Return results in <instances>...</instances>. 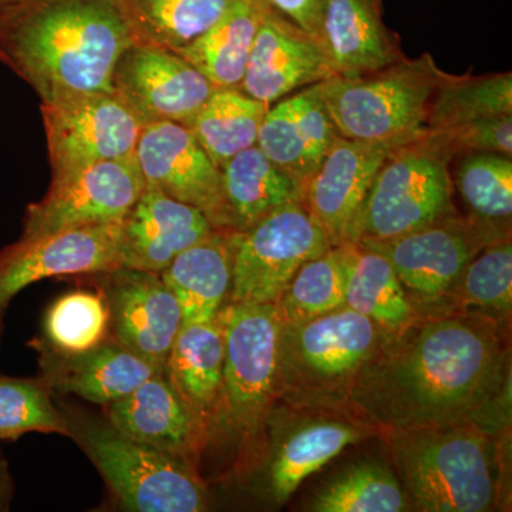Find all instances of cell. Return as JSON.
I'll use <instances>...</instances> for the list:
<instances>
[{
	"instance_id": "1",
	"label": "cell",
	"mask_w": 512,
	"mask_h": 512,
	"mask_svg": "<svg viewBox=\"0 0 512 512\" xmlns=\"http://www.w3.org/2000/svg\"><path fill=\"white\" fill-rule=\"evenodd\" d=\"M386 339L348 387L349 403L389 430L480 424L498 399L505 349L481 316L414 322Z\"/></svg>"
},
{
	"instance_id": "2",
	"label": "cell",
	"mask_w": 512,
	"mask_h": 512,
	"mask_svg": "<svg viewBox=\"0 0 512 512\" xmlns=\"http://www.w3.org/2000/svg\"><path fill=\"white\" fill-rule=\"evenodd\" d=\"M136 42L120 0H19L0 15V62L42 101L113 92L117 60Z\"/></svg>"
},
{
	"instance_id": "3",
	"label": "cell",
	"mask_w": 512,
	"mask_h": 512,
	"mask_svg": "<svg viewBox=\"0 0 512 512\" xmlns=\"http://www.w3.org/2000/svg\"><path fill=\"white\" fill-rule=\"evenodd\" d=\"M389 443L417 510L481 512L493 507V448L480 424L389 430Z\"/></svg>"
},
{
	"instance_id": "4",
	"label": "cell",
	"mask_w": 512,
	"mask_h": 512,
	"mask_svg": "<svg viewBox=\"0 0 512 512\" xmlns=\"http://www.w3.org/2000/svg\"><path fill=\"white\" fill-rule=\"evenodd\" d=\"M441 70L430 53L355 77H330L320 94L339 136L397 147L426 131Z\"/></svg>"
},
{
	"instance_id": "5",
	"label": "cell",
	"mask_w": 512,
	"mask_h": 512,
	"mask_svg": "<svg viewBox=\"0 0 512 512\" xmlns=\"http://www.w3.org/2000/svg\"><path fill=\"white\" fill-rule=\"evenodd\" d=\"M453 158L443 138L429 130L393 147L377 171L348 242L400 237L456 215Z\"/></svg>"
},
{
	"instance_id": "6",
	"label": "cell",
	"mask_w": 512,
	"mask_h": 512,
	"mask_svg": "<svg viewBox=\"0 0 512 512\" xmlns=\"http://www.w3.org/2000/svg\"><path fill=\"white\" fill-rule=\"evenodd\" d=\"M119 503L136 512H200L204 488L187 461L128 439L110 423L79 417L69 421Z\"/></svg>"
},
{
	"instance_id": "7",
	"label": "cell",
	"mask_w": 512,
	"mask_h": 512,
	"mask_svg": "<svg viewBox=\"0 0 512 512\" xmlns=\"http://www.w3.org/2000/svg\"><path fill=\"white\" fill-rule=\"evenodd\" d=\"M217 318L225 340L220 407L232 427L251 433L278 386L284 323L275 303L231 302Z\"/></svg>"
},
{
	"instance_id": "8",
	"label": "cell",
	"mask_w": 512,
	"mask_h": 512,
	"mask_svg": "<svg viewBox=\"0 0 512 512\" xmlns=\"http://www.w3.org/2000/svg\"><path fill=\"white\" fill-rule=\"evenodd\" d=\"M332 242L306 210L291 202L238 232L229 299L235 303H276L306 262L325 254Z\"/></svg>"
},
{
	"instance_id": "9",
	"label": "cell",
	"mask_w": 512,
	"mask_h": 512,
	"mask_svg": "<svg viewBox=\"0 0 512 512\" xmlns=\"http://www.w3.org/2000/svg\"><path fill=\"white\" fill-rule=\"evenodd\" d=\"M53 178L136 154L144 123L114 92L42 101Z\"/></svg>"
},
{
	"instance_id": "10",
	"label": "cell",
	"mask_w": 512,
	"mask_h": 512,
	"mask_svg": "<svg viewBox=\"0 0 512 512\" xmlns=\"http://www.w3.org/2000/svg\"><path fill=\"white\" fill-rule=\"evenodd\" d=\"M382 329L348 306L282 328L278 383L313 390L349 384L382 345Z\"/></svg>"
},
{
	"instance_id": "11",
	"label": "cell",
	"mask_w": 512,
	"mask_h": 512,
	"mask_svg": "<svg viewBox=\"0 0 512 512\" xmlns=\"http://www.w3.org/2000/svg\"><path fill=\"white\" fill-rule=\"evenodd\" d=\"M504 238H510L507 229L456 214L410 234L356 244L386 256L410 302L433 303L456 289L468 262L485 245Z\"/></svg>"
},
{
	"instance_id": "12",
	"label": "cell",
	"mask_w": 512,
	"mask_h": 512,
	"mask_svg": "<svg viewBox=\"0 0 512 512\" xmlns=\"http://www.w3.org/2000/svg\"><path fill=\"white\" fill-rule=\"evenodd\" d=\"M146 190L136 154L53 178L45 197L30 204L22 239L94 225L121 224Z\"/></svg>"
},
{
	"instance_id": "13",
	"label": "cell",
	"mask_w": 512,
	"mask_h": 512,
	"mask_svg": "<svg viewBox=\"0 0 512 512\" xmlns=\"http://www.w3.org/2000/svg\"><path fill=\"white\" fill-rule=\"evenodd\" d=\"M111 87L144 124L170 121L184 127L218 89L177 53L141 42L117 60Z\"/></svg>"
},
{
	"instance_id": "14",
	"label": "cell",
	"mask_w": 512,
	"mask_h": 512,
	"mask_svg": "<svg viewBox=\"0 0 512 512\" xmlns=\"http://www.w3.org/2000/svg\"><path fill=\"white\" fill-rule=\"evenodd\" d=\"M123 266L121 224L22 239L0 252V330L10 301L26 286L64 275H96Z\"/></svg>"
},
{
	"instance_id": "15",
	"label": "cell",
	"mask_w": 512,
	"mask_h": 512,
	"mask_svg": "<svg viewBox=\"0 0 512 512\" xmlns=\"http://www.w3.org/2000/svg\"><path fill=\"white\" fill-rule=\"evenodd\" d=\"M136 158L146 187L197 208L215 228L228 229L221 170L187 127L170 121L144 124Z\"/></svg>"
},
{
	"instance_id": "16",
	"label": "cell",
	"mask_w": 512,
	"mask_h": 512,
	"mask_svg": "<svg viewBox=\"0 0 512 512\" xmlns=\"http://www.w3.org/2000/svg\"><path fill=\"white\" fill-rule=\"evenodd\" d=\"M99 275L113 339L165 372L183 316L163 276L126 266Z\"/></svg>"
},
{
	"instance_id": "17",
	"label": "cell",
	"mask_w": 512,
	"mask_h": 512,
	"mask_svg": "<svg viewBox=\"0 0 512 512\" xmlns=\"http://www.w3.org/2000/svg\"><path fill=\"white\" fill-rule=\"evenodd\" d=\"M333 76L319 40L266 5L239 89L271 106Z\"/></svg>"
},
{
	"instance_id": "18",
	"label": "cell",
	"mask_w": 512,
	"mask_h": 512,
	"mask_svg": "<svg viewBox=\"0 0 512 512\" xmlns=\"http://www.w3.org/2000/svg\"><path fill=\"white\" fill-rule=\"evenodd\" d=\"M392 147L336 137L303 190V205L332 245L348 242L350 228Z\"/></svg>"
},
{
	"instance_id": "19",
	"label": "cell",
	"mask_w": 512,
	"mask_h": 512,
	"mask_svg": "<svg viewBox=\"0 0 512 512\" xmlns=\"http://www.w3.org/2000/svg\"><path fill=\"white\" fill-rule=\"evenodd\" d=\"M215 229L197 208L146 187L121 222L123 266L163 274L181 252Z\"/></svg>"
},
{
	"instance_id": "20",
	"label": "cell",
	"mask_w": 512,
	"mask_h": 512,
	"mask_svg": "<svg viewBox=\"0 0 512 512\" xmlns=\"http://www.w3.org/2000/svg\"><path fill=\"white\" fill-rule=\"evenodd\" d=\"M338 136L318 83L268 107L256 146L305 190Z\"/></svg>"
},
{
	"instance_id": "21",
	"label": "cell",
	"mask_w": 512,
	"mask_h": 512,
	"mask_svg": "<svg viewBox=\"0 0 512 512\" xmlns=\"http://www.w3.org/2000/svg\"><path fill=\"white\" fill-rule=\"evenodd\" d=\"M106 407L107 423L128 439L187 463L200 443L202 419L165 372Z\"/></svg>"
},
{
	"instance_id": "22",
	"label": "cell",
	"mask_w": 512,
	"mask_h": 512,
	"mask_svg": "<svg viewBox=\"0 0 512 512\" xmlns=\"http://www.w3.org/2000/svg\"><path fill=\"white\" fill-rule=\"evenodd\" d=\"M318 40L340 77L373 72L406 56L399 35L384 22L383 0H326Z\"/></svg>"
},
{
	"instance_id": "23",
	"label": "cell",
	"mask_w": 512,
	"mask_h": 512,
	"mask_svg": "<svg viewBox=\"0 0 512 512\" xmlns=\"http://www.w3.org/2000/svg\"><path fill=\"white\" fill-rule=\"evenodd\" d=\"M40 350L47 387L103 406L123 399L160 372L114 339L74 355Z\"/></svg>"
},
{
	"instance_id": "24",
	"label": "cell",
	"mask_w": 512,
	"mask_h": 512,
	"mask_svg": "<svg viewBox=\"0 0 512 512\" xmlns=\"http://www.w3.org/2000/svg\"><path fill=\"white\" fill-rule=\"evenodd\" d=\"M238 232L215 229L198 244L185 249L168 265L163 276L180 305L183 323L217 318L231 295Z\"/></svg>"
},
{
	"instance_id": "25",
	"label": "cell",
	"mask_w": 512,
	"mask_h": 512,
	"mask_svg": "<svg viewBox=\"0 0 512 512\" xmlns=\"http://www.w3.org/2000/svg\"><path fill=\"white\" fill-rule=\"evenodd\" d=\"M228 229L244 232L278 208L303 201V187L252 146L221 168Z\"/></svg>"
},
{
	"instance_id": "26",
	"label": "cell",
	"mask_w": 512,
	"mask_h": 512,
	"mask_svg": "<svg viewBox=\"0 0 512 512\" xmlns=\"http://www.w3.org/2000/svg\"><path fill=\"white\" fill-rule=\"evenodd\" d=\"M265 6L264 0H238L207 32L174 53L214 86L239 89Z\"/></svg>"
},
{
	"instance_id": "27",
	"label": "cell",
	"mask_w": 512,
	"mask_h": 512,
	"mask_svg": "<svg viewBox=\"0 0 512 512\" xmlns=\"http://www.w3.org/2000/svg\"><path fill=\"white\" fill-rule=\"evenodd\" d=\"M224 360V330L218 318L181 325L165 373L201 419L220 402Z\"/></svg>"
},
{
	"instance_id": "28",
	"label": "cell",
	"mask_w": 512,
	"mask_h": 512,
	"mask_svg": "<svg viewBox=\"0 0 512 512\" xmlns=\"http://www.w3.org/2000/svg\"><path fill=\"white\" fill-rule=\"evenodd\" d=\"M512 116V73L454 76L441 70L426 130L453 131Z\"/></svg>"
},
{
	"instance_id": "29",
	"label": "cell",
	"mask_w": 512,
	"mask_h": 512,
	"mask_svg": "<svg viewBox=\"0 0 512 512\" xmlns=\"http://www.w3.org/2000/svg\"><path fill=\"white\" fill-rule=\"evenodd\" d=\"M345 306L372 319L387 335H397L417 322L416 308L386 256L352 242Z\"/></svg>"
},
{
	"instance_id": "30",
	"label": "cell",
	"mask_w": 512,
	"mask_h": 512,
	"mask_svg": "<svg viewBox=\"0 0 512 512\" xmlns=\"http://www.w3.org/2000/svg\"><path fill=\"white\" fill-rule=\"evenodd\" d=\"M268 107L241 89L218 87L187 128L221 170L232 157L256 146Z\"/></svg>"
},
{
	"instance_id": "31",
	"label": "cell",
	"mask_w": 512,
	"mask_h": 512,
	"mask_svg": "<svg viewBox=\"0 0 512 512\" xmlns=\"http://www.w3.org/2000/svg\"><path fill=\"white\" fill-rule=\"evenodd\" d=\"M137 42L175 50L207 32L238 0H120Z\"/></svg>"
},
{
	"instance_id": "32",
	"label": "cell",
	"mask_w": 512,
	"mask_h": 512,
	"mask_svg": "<svg viewBox=\"0 0 512 512\" xmlns=\"http://www.w3.org/2000/svg\"><path fill=\"white\" fill-rule=\"evenodd\" d=\"M362 437V430L343 421H315L296 430L272 461L269 478L276 503H285L306 478Z\"/></svg>"
},
{
	"instance_id": "33",
	"label": "cell",
	"mask_w": 512,
	"mask_h": 512,
	"mask_svg": "<svg viewBox=\"0 0 512 512\" xmlns=\"http://www.w3.org/2000/svg\"><path fill=\"white\" fill-rule=\"evenodd\" d=\"M352 242L333 245L306 262L275 303L284 326L301 325L345 306Z\"/></svg>"
},
{
	"instance_id": "34",
	"label": "cell",
	"mask_w": 512,
	"mask_h": 512,
	"mask_svg": "<svg viewBox=\"0 0 512 512\" xmlns=\"http://www.w3.org/2000/svg\"><path fill=\"white\" fill-rule=\"evenodd\" d=\"M451 173L474 220L507 229L512 214V160L504 154L466 153L453 158Z\"/></svg>"
},
{
	"instance_id": "35",
	"label": "cell",
	"mask_w": 512,
	"mask_h": 512,
	"mask_svg": "<svg viewBox=\"0 0 512 512\" xmlns=\"http://www.w3.org/2000/svg\"><path fill=\"white\" fill-rule=\"evenodd\" d=\"M409 498L389 467L376 461L356 464L333 478L311 504L318 512H400Z\"/></svg>"
},
{
	"instance_id": "36",
	"label": "cell",
	"mask_w": 512,
	"mask_h": 512,
	"mask_svg": "<svg viewBox=\"0 0 512 512\" xmlns=\"http://www.w3.org/2000/svg\"><path fill=\"white\" fill-rule=\"evenodd\" d=\"M49 348L64 355L87 352L110 336V311L103 292L74 291L57 299L46 313Z\"/></svg>"
},
{
	"instance_id": "37",
	"label": "cell",
	"mask_w": 512,
	"mask_h": 512,
	"mask_svg": "<svg viewBox=\"0 0 512 512\" xmlns=\"http://www.w3.org/2000/svg\"><path fill=\"white\" fill-rule=\"evenodd\" d=\"M32 431L72 437L69 420L53 406L45 383L0 376V440Z\"/></svg>"
},
{
	"instance_id": "38",
	"label": "cell",
	"mask_w": 512,
	"mask_h": 512,
	"mask_svg": "<svg viewBox=\"0 0 512 512\" xmlns=\"http://www.w3.org/2000/svg\"><path fill=\"white\" fill-rule=\"evenodd\" d=\"M456 288L473 308L510 313L512 305V245L510 238L485 245L466 266Z\"/></svg>"
},
{
	"instance_id": "39",
	"label": "cell",
	"mask_w": 512,
	"mask_h": 512,
	"mask_svg": "<svg viewBox=\"0 0 512 512\" xmlns=\"http://www.w3.org/2000/svg\"><path fill=\"white\" fill-rule=\"evenodd\" d=\"M269 8L305 29L318 39L320 19L326 0H264Z\"/></svg>"
},
{
	"instance_id": "40",
	"label": "cell",
	"mask_w": 512,
	"mask_h": 512,
	"mask_svg": "<svg viewBox=\"0 0 512 512\" xmlns=\"http://www.w3.org/2000/svg\"><path fill=\"white\" fill-rule=\"evenodd\" d=\"M18 2L19 0H0V15L12 8V6H15Z\"/></svg>"
}]
</instances>
